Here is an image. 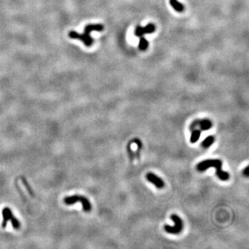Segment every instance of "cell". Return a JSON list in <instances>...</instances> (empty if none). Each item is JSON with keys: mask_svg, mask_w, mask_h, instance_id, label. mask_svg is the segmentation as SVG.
Segmentation results:
<instances>
[{"mask_svg": "<svg viewBox=\"0 0 249 249\" xmlns=\"http://www.w3.org/2000/svg\"><path fill=\"white\" fill-rule=\"evenodd\" d=\"M197 125H200V128L202 130H208L211 128L212 123L209 120H203V121H195L191 125V127H196Z\"/></svg>", "mask_w": 249, "mask_h": 249, "instance_id": "obj_8", "label": "cell"}, {"mask_svg": "<svg viewBox=\"0 0 249 249\" xmlns=\"http://www.w3.org/2000/svg\"><path fill=\"white\" fill-rule=\"evenodd\" d=\"M23 180H24V185H25V186H26V187L27 188V190H28V192L31 193V194H32V191H31V190L30 189V187L28 186V185H27V183L26 182V181H25L24 179H23Z\"/></svg>", "mask_w": 249, "mask_h": 249, "instance_id": "obj_13", "label": "cell"}, {"mask_svg": "<svg viewBox=\"0 0 249 249\" xmlns=\"http://www.w3.org/2000/svg\"><path fill=\"white\" fill-rule=\"evenodd\" d=\"M170 218L175 222V226H171L169 225L164 226V230L170 234H179L183 228V221L177 215H172Z\"/></svg>", "mask_w": 249, "mask_h": 249, "instance_id": "obj_5", "label": "cell"}, {"mask_svg": "<svg viewBox=\"0 0 249 249\" xmlns=\"http://www.w3.org/2000/svg\"><path fill=\"white\" fill-rule=\"evenodd\" d=\"M209 167H215L217 170V175L222 181H226L229 179V174L222 170V163L219 159H209L200 162L197 166L199 171H204Z\"/></svg>", "mask_w": 249, "mask_h": 249, "instance_id": "obj_2", "label": "cell"}, {"mask_svg": "<svg viewBox=\"0 0 249 249\" xmlns=\"http://www.w3.org/2000/svg\"><path fill=\"white\" fill-rule=\"evenodd\" d=\"M76 202L82 203V208L84 212H89L92 210V205L90 202L84 196L75 194L70 197H67L64 199V203L66 205H72Z\"/></svg>", "mask_w": 249, "mask_h": 249, "instance_id": "obj_3", "label": "cell"}, {"mask_svg": "<svg viewBox=\"0 0 249 249\" xmlns=\"http://www.w3.org/2000/svg\"><path fill=\"white\" fill-rule=\"evenodd\" d=\"M200 135H201V132L199 130H196L193 131L192 134H191V137H190L191 143H196V142H197V140H199V137H200Z\"/></svg>", "mask_w": 249, "mask_h": 249, "instance_id": "obj_10", "label": "cell"}, {"mask_svg": "<svg viewBox=\"0 0 249 249\" xmlns=\"http://www.w3.org/2000/svg\"><path fill=\"white\" fill-rule=\"evenodd\" d=\"M155 26L154 24H148L145 27L137 26L135 31V36L137 37H141L144 34L152 33L153 32H154V31H155Z\"/></svg>", "mask_w": 249, "mask_h": 249, "instance_id": "obj_6", "label": "cell"}, {"mask_svg": "<svg viewBox=\"0 0 249 249\" xmlns=\"http://www.w3.org/2000/svg\"><path fill=\"white\" fill-rule=\"evenodd\" d=\"M103 30V26L101 24H89L84 28V31L82 34L76 33L75 31H71L69 36L73 39L80 40L82 42L86 47H91L93 44V39L90 36L92 31H101Z\"/></svg>", "mask_w": 249, "mask_h": 249, "instance_id": "obj_1", "label": "cell"}, {"mask_svg": "<svg viewBox=\"0 0 249 249\" xmlns=\"http://www.w3.org/2000/svg\"><path fill=\"white\" fill-rule=\"evenodd\" d=\"M147 179L150 182L152 183L156 187H157L158 188H163L165 184H164V182L161 179L158 177L156 175H154L152 173H148L146 175Z\"/></svg>", "mask_w": 249, "mask_h": 249, "instance_id": "obj_7", "label": "cell"}, {"mask_svg": "<svg viewBox=\"0 0 249 249\" xmlns=\"http://www.w3.org/2000/svg\"><path fill=\"white\" fill-rule=\"evenodd\" d=\"M244 174L246 177H248V175H249V173H248V166H247V167L245 168V170H244Z\"/></svg>", "mask_w": 249, "mask_h": 249, "instance_id": "obj_14", "label": "cell"}, {"mask_svg": "<svg viewBox=\"0 0 249 249\" xmlns=\"http://www.w3.org/2000/svg\"><path fill=\"white\" fill-rule=\"evenodd\" d=\"M214 142V137L212 136H208L204 141L202 142V146L204 148H208L210 145L213 143Z\"/></svg>", "mask_w": 249, "mask_h": 249, "instance_id": "obj_12", "label": "cell"}, {"mask_svg": "<svg viewBox=\"0 0 249 249\" xmlns=\"http://www.w3.org/2000/svg\"><path fill=\"white\" fill-rule=\"evenodd\" d=\"M170 4L172 6V7L175 9L177 12H183L184 10V6L179 2L177 0H170Z\"/></svg>", "mask_w": 249, "mask_h": 249, "instance_id": "obj_9", "label": "cell"}, {"mask_svg": "<svg viewBox=\"0 0 249 249\" xmlns=\"http://www.w3.org/2000/svg\"><path fill=\"white\" fill-rule=\"evenodd\" d=\"M148 47V42L146 40L145 38L141 36L139 42V45H138V48H139L140 50L141 51H145L146 50L147 48Z\"/></svg>", "mask_w": 249, "mask_h": 249, "instance_id": "obj_11", "label": "cell"}, {"mask_svg": "<svg viewBox=\"0 0 249 249\" xmlns=\"http://www.w3.org/2000/svg\"><path fill=\"white\" fill-rule=\"evenodd\" d=\"M2 216H3V221L1 223V226L3 228H6V225L9 221H11L12 223L13 227L15 229L17 230L20 229V223L19 220L17 218L15 217V216L13 214L12 211L9 208H4L2 210Z\"/></svg>", "mask_w": 249, "mask_h": 249, "instance_id": "obj_4", "label": "cell"}]
</instances>
